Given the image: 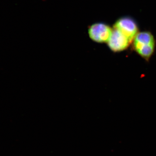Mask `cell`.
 <instances>
[{
  "mask_svg": "<svg viewBox=\"0 0 156 156\" xmlns=\"http://www.w3.org/2000/svg\"><path fill=\"white\" fill-rule=\"evenodd\" d=\"M134 39V49L136 53L144 59H149L155 49L153 35L149 32H142L137 33Z\"/></svg>",
  "mask_w": 156,
  "mask_h": 156,
  "instance_id": "cell-1",
  "label": "cell"
},
{
  "mask_svg": "<svg viewBox=\"0 0 156 156\" xmlns=\"http://www.w3.org/2000/svg\"><path fill=\"white\" fill-rule=\"evenodd\" d=\"M113 30L109 26L103 23H96L88 28L90 38L98 43H107L111 36Z\"/></svg>",
  "mask_w": 156,
  "mask_h": 156,
  "instance_id": "cell-2",
  "label": "cell"
},
{
  "mask_svg": "<svg viewBox=\"0 0 156 156\" xmlns=\"http://www.w3.org/2000/svg\"><path fill=\"white\" fill-rule=\"evenodd\" d=\"M114 29L119 30L130 41H132L138 32V27L135 21L130 17L120 18L114 25Z\"/></svg>",
  "mask_w": 156,
  "mask_h": 156,
  "instance_id": "cell-3",
  "label": "cell"
},
{
  "mask_svg": "<svg viewBox=\"0 0 156 156\" xmlns=\"http://www.w3.org/2000/svg\"><path fill=\"white\" fill-rule=\"evenodd\" d=\"M108 48L114 52H119L128 48L131 42L119 30L114 29L107 42Z\"/></svg>",
  "mask_w": 156,
  "mask_h": 156,
  "instance_id": "cell-4",
  "label": "cell"
}]
</instances>
